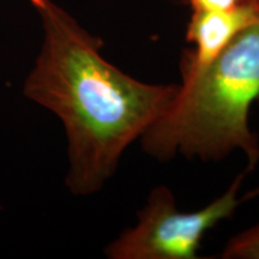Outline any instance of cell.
Segmentation results:
<instances>
[{
    "instance_id": "1",
    "label": "cell",
    "mask_w": 259,
    "mask_h": 259,
    "mask_svg": "<svg viewBox=\"0 0 259 259\" xmlns=\"http://www.w3.org/2000/svg\"><path fill=\"white\" fill-rule=\"evenodd\" d=\"M28 2L41 19L44 40L23 94L63 122L65 185L73 196H92L114 176L126 149L167 111L180 85L128 76L102 56L101 38L54 0Z\"/></svg>"
},
{
    "instance_id": "2",
    "label": "cell",
    "mask_w": 259,
    "mask_h": 259,
    "mask_svg": "<svg viewBox=\"0 0 259 259\" xmlns=\"http://www.w3.org/2000/svg\"><path fill=\"white\" fill-rule=\"evenodd\" d=\"M181 78L176 99L141 137L144 153L163 162L177 155L210 162L240 150L251 173L259 162V138L248 125L259 101V21Z\"/></svg>"
},
{
    "instance_id": "3",
    "label": "cell",
    "mask_w": 259,
    "mask_h": 259,
    "mask_svg": "<svg viewBox=\"0 0 259 259\" xmlns=\"http://www.w3.org/2000/svg\"><path fill=\"white\" fill-rule=\"evenodd\" d=\"M241 171L221 196L197 211L183 212L169 187L150 191L138 221L109 242L105 254L109 259H197L202 240L210 229L231 219L239 205L259 196V189L239 196L245 178Z\"/></svg>"
},
{
    "instance_id": "4",
    "label": "cell",
    "mask_w": 259,
    "mask_h": 259,
    "mask_svg": "<svg viewBox=\"0 0 259 259\" xmlns=\"http://www.w3.org/2000/svg\"><path fill=\"white\" fill-rule=\"evenodd\" d=\"M259 21V0H245L223 11H192L186 28L185 51L180 61L181 77L198 72L215 59L242 30Z\"/></svg>"
},
{
    "instance_id": "5",
    "label": "cell",
    "mask_w": 259,
    "mask_h": 259,
    "mask_svg": "<svg viewBox=\"0 0 259 259\" xmlns=\"http://www.w3.org/2000/svg\"><path fill=\"white\" fill-rule=\"evenodd\" d=\"M222 259H259V223L232 236L219 255Z\"/></svg>"
},
{
    "instance_id": "6",
    "label": "cell",
    "mask_w": 259,
    "mask_h": 259,
    "mask_svg": "<svg viewBox=\"0 0 259 259\" xmlns=\"http://www.w3.org/2000/svg\"><path fill=\"white\" fill-rule=\"evenodd\" d=\"M245 0H183L191 11H223L240 5Z\"/></svg>"
}]
</instances>
